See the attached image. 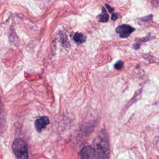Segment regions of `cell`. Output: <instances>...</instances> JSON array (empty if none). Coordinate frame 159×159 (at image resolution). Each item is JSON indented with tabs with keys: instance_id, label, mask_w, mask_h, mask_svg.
<instances>
[{
	"instance_id": "6da1fadb",
	"label": "cell",
	"mask_w": 159,
	"mask_h": 159,
	"mask_svg": "<svg viewBox=\"0 0 159 159\" xmlns=\"http://www.w3.org/2000/svg\"><path fill=\"white\" fill-rule=\"evenodd\" d=\"M95 154L96 159H109L110 144L105 135L98 136L94 141Z\"/></svg>"
},
{
	"instance_id": "7a4b0ae2",
	"label": "cell",
	"mask_w": 159,
	"mask_h": 159,
	"mask_svg": "<svg viewBox=\"0 0 159 159\" xmlns=\"http://www.w3.org/2000/svg\"><path fill=\"white\" fill-rule=\"evenodd\" d=\"M12 149L18 159H29L28 146L24 140L16 139L13 143Z\"/></svg>"
},
{
	"instance_id": "3957f363",
	"label": "cell",
	"mask_w": 159,
	"mask_h": 159,
	"mask_svg": "<svg viewBox=\"0 0 159 159\" xmlns=\"http://www.w3.org/2000/svg\"><path fill=\"white\" fill-rule=\"evenodd\" d=\"M134 31L135 29L128 24H122L119 26L116 29V32L119 35L120 37L122 39L129 37L130 35Z\"/></svg>"
},
{
	"instance_id": "277c9868",
	"label": "cell",
	"mask_w": 159,
	"mask_h": 159,
	"mask_svg": "<svg viewBox=\"0 0 159 159\" xmlns=\"http://www.w3.org/2000/svg\"><path fill=\"white\" fill-rule=\"evenodd\" d=\"M80 159H95L94 148L91 146H87L81 149L80 152Z\"/></svg>"
},
{
	"instance_id": "5b68a950",
	"label": "cell",
	"mask_w": 159,
	"mask_h": 159,
	"mask_svg": "<svg viewBox=\"0 0 159 159\" xmlns=\"http://www.w3.org/2000/svg\"><path fill=\"white\" fill-rule=\"evenodd\" d=\"M49 124L50 120L47 116H42V117L36 120L34 123V126L36 131L39 132V133H41Z\"/></svg>"
},
{
	"instance_id": "8992f818",
	"label": "cell",
	"mask_w": 159,
	"mask_h": 159,
	"mask_svg": "<svg viewBox=\"0 0 159 159\" xmlns=\"http://www.w3.org/2000/svg\"><path fill=\"white\" fill-rule=\"evenodd\" d=\"M102 9V13L98 16V20L101 22H107L108 19H109V15L106 13V11L104 9V7H103Z\"/></svg>"
},
{
	"instance_id": "52a82bcc",
	"label": "cell",
	"mask_w": 159,
	"mask_h": 159,
	"mask_svg": "<svg viewBox=\"0 0 159 159\" xmlns=\"http://www.w3.org/2000/svg\"><path fill=\"white\" fill-rule=\"evenodd\" d=\"M73 39H74V41L76 42H77V43L83 44L85 42V41H86V37H85L81 33L76 32L74 34Z\"/></svg>"
},
{
	"instance_id": "ba28073f",
	"label": "cell",
	"mask_w": 159,
	"mask_h": 159,
	"mask_svg": "<svg viewBox=\"0 0 159 159\" xmlns=\"http://www.w3.org/2000/svg\"><path fill=\"white\" fill-rule=\"evenodd\" d=\"M123 65H124L123 62L121 60H119L117 62H116V64L114 65V68L116 70H120L122 68Z\"/></svg>"
},
{
	"instance_id": "9c48e42d",
	"label": "cell",
	"mask_w": 159,
	"mask_h": 159,
	"mask_svg": "<svg viewBox=\"0 0 159 159\" xmlns=\"http://www.w3.org/2000/svg\"><path fill=\"white\" fill-rule=\"evenodd\" d=\"M118 16L116 14H112V16H111V19L112 21H116V19H118Z\"/></svg>"
},
{
	"instance_id": "30bf717a",
	"label": "cell",
	"mask_w": 159,
	"mask_h": 159,
	"mask_svg": "<svg viewBox=\"0 0 159 159\" xmlns=\"http://www.w3.org/2000/svg\"><path fill=\"white\" fill-rule=\"evenodd\" d=\"M106 6L107 7V8L108 9V10H109V11H110V13H111V12H112V11H113V10H114L113 7H111L110 6H109L108 5H107V4L106 5Z\"/></svg>"
}]
</instances>
